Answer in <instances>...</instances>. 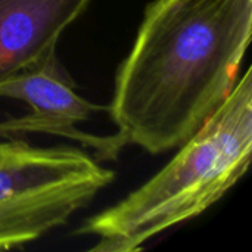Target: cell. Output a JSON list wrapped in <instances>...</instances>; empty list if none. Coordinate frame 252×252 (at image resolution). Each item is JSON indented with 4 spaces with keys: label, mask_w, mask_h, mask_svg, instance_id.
<instances>
[{
    "label": "cell",
    "mask_w": 252,
    "mask_h": 252,
    "mask_svg": "<svg viewBox=\"0 0 252 252\" xmlns=\"http://www.w3.org/2000/svg\"><path fill=\"white\" fill-rule=\"evenodd\" d=\"M252 34V0H154L108 112L127 143L182 146L224 102Z\"/></svg>",
    "instance_id": "obj_1"
},
{
    "label": "cell",
    "mask_w": 252,
    "mask_h": 252,
    "mask_svg": "<svg viewBox=\"0 0 252 252\" xmlns=\"http://www.w3.org/2000/svg\"><path fill=\"white\" fill-rule=\"evenodd\" d=\"M252 152V69L217 111L152 179L92 217L78 235L96 236L92 251L130 252L198 217L248 171Z\"/></svg>",
    "instance_id": "obj_2"
},
{
    "label": "cell",
    "mask_w": 252,
    "mask_h": 252,
    "mask_svg": "<svg viewBox=\"0 0 252 252\" xmlns=\"http://www.w3.org/2000/svg\"><path fill=\"white\" fill-rule=\"evenodd\" d=\"M112 180L114 173L81 149L0 137V251L66 224Z\"/></svg>",
    "instance_id": "obj_3"
},
{
    "label": "cell",
    "mask_w": 252,
    "mask_h": 252,
    "mask_svg": "<svg viewBox=\"0 0 252 252\" xmlns=\"http://www.w3.org/2000/svg\"><path fill=\"white\" fill-rule=\"evenodd\" d=\"M0 97L22 100L31 109L30 114L1 121L0 137L46 133L93 149L100 159H117L124 146L128 145L120 131L99 136L78 128L80 123L108 111V106L96 105L80 96L74 81L56 58L34 71L1 83Z\"/></svg>",
    "instance_id": "obj_4"
},
{
    "label": "cell",
    "mask_w": 252,
    "mask_h": 252,
    "mask_svg": "<svg viewBox=\"0 0 252 252\" xmlns=\"http://www.w3.org/2000/svg\"><path fill=\"white\" fill-rule=\"evenodd\" d=\"M90 0H0V84L53 58L62 32Z\"/></svg>",
    "instance_id": "obj_5"
}]
</instances>
